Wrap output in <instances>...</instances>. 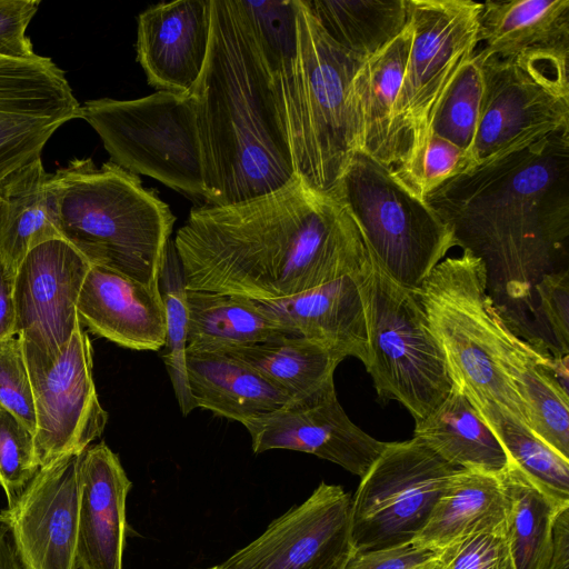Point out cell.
I'll return each mask as SVG.
<instances>
[{
    "label": "cell",
    "mask_w": 569,
    "mask_h": 569,
    "mask_svg": "<svg viewBox=\"0 0 569 569\" xmlns=\"http://www.w3.org/2000/svg\"><path fill=\"white\" fill-rule=\"evenodd\" d=\"M210 0L162 2L138 17L137 60L148 83L179 94L198 81L208 53Z\"/></svg>",
    "instance_id": "cell-19"
},
{
    "label": "cell",
    "mask_w": 569,
    "mask_h": 569,
    "mask_svg": "<svg viewBox=\"0 0 569 569\" xmlns=\"http://www.w3.org/2000/svg\"><path fill=\"white\" fill-rule=\"evenodd\" d=\"M457 469L417 437L387 442L351 500L352 552L412 541Z\"/></svg>",
    "instance_id": "cell-12"
},
{
    "label": "cell",
    "mask_w": 569,
    "mask_h": 569,
    "mask_svg": "<svg viewBox=\"0 0 569 569\" xmlns=\"http://www.w3.org/2000/svg\"><path fill=\"white\" fill-rule=\"evenodd\" d=\"M412 39L413 28L409 18L403 30L387 47L361 63L353 79L361 151L385 166L392 111L405 77Z\"/></svg>",
    "instance_id": "cell-29"
},
{
    "label": "cell",
    "mask_w": 569,
    "mask_h": 569,
    "mask_svg": "<svg viewBox=\"0 0 569 569\" xmlns=\"http://www.w3.org/2000/svg\"><path fill=\"white\" fill-rule=\"evenodd\" d=\"M13 270L0 256V342L16 336Z\"/></svg>",
    "instance_id": "cell-44"
},
{
    "label": "cell",
    "mask_w": 569,
    "mask_h": 569,
    "mask_svg": "<svg viewBox=\"0 0 569 569\" xmlns=\"http://www.w3.org/2000/svg\"><path fill=\"white\" fill-rule=\"evenodd\" d=\"M332 196L350 211L381 268L410 290L458 247L451 228L426 200L363 151L356 153Z\"/></svg>",
    "instance_id": "cell-8"
},
{
    "label": "cell",
    "mask_w": 569,
    "mask_h": 569,
    "mask_svg": "<svg viewBox=\"0 0 569 569\" xmlns=\"http://www.w3.org/2000/svg\"><path fill=\"white\" fill-rule=\"evenodd\" d=\"M413 437L458 469L499 476L508 463L496 435L455 386L429 416L416 421Z\"/></svg>",
    "instance_id": "cell-27"
},
{
    "label": "cell",
    "mask_w": 569,
    "mask_h": 569,
    "mask_svg": "<svg viewBox=\"0 0 569 569\" xmlns=\"http://www.w3.org/2000/svg\"><path fill=\"white\" fill-rule=\"evenodd\" d=\"M549 569H569V506L563 507L555 520Z\"/></svg>",
    "instance_id": "cell-45"
},
{
    "label": "cell",
    "mask_w": 569,
    "mask_h": 569,
    "mask_svg": "<svg viewBox=\"0 0 569 569\" xmlns=\"http://www.w3.org/2000/svg\"><path fill=\"white\" fill-rule=\"evenodd\" d=\"M80 455L40 467L22 492L0 510L22 569H78Z\"/></svg>",
    "instance_id": "cell-15"
},
{
    "label": "cell",
    "mask_w": 569,
    "mask_h": 569,
    "mask_svg": "<svg viewBox=\"0 0 569 569\" xmlns=\"http://www.w3.org/2000/svg\"><path fill=\"white\" fill-rule=\"evenodd\" d=\"M413 291L445 356L452 386L469 399L487 426L506 418L530 430L507 373L513 332L487 292L481 259L466 249L458 257H446Z\"/></svg>",
    "instance_id": "cell-6"
},
{
    "label": "cell",
    "mask_w": 569,
    "mask_h": 569,
    "mask_svg": "<svg viewBox=\"0 0 569 569\" xmlns=\"http://www.w3.org/2000/svg\"><path fill=\"white\" fill-rule=\"evenodd\" d=\"M426 202L451 228L458 247L481 259L487 283L506 276L507 297L526 307L541 276L567 268L560 262L568 257L569 131L456 176Z\"/></svg>",
    "instance_id": "cell-2"
},
{
    "label": "cell",
    "mask_w": 569,
    "mask_h": 569,
    "mask_svg": "<svg viewBox=\"0 0 569 569\" xmlns=\"http://www.w3.org/2000/svg\"><path fill=\"white\" fill-rule=\"evenodd\" d=\"M568 62L569 49L483 57L485 88L472 149L477 167L569 131Z\"/></svg>",
    "instance_id": "cell-11"
},
{
    "label": "cell",
    "mask_w": 569,
    "mask_h": 569,
    "mask_svg": "<svg viewBox=\"0 0 569 569\" xmlns=\"http://www.w3.org/2000/svg\"><path fill=\"white\" fill-rule=\"evenodd\" d=\"M512 460L531 479L561 501H569V458L530 430L502 418L488 426Z\"/></svg>",
    "instance_id": "cell-36"
},
{
    "label": "cell",
    "mask_w": 569,
    "mask_h": 569,
    "mask_svg": "<svg viewBox=\"0 0 569 569\" xmlns=\"http://www.w3.org/2000/svg\"><path fill=\"white\" fill-rule=\"evenodd\" d=\"M54 239H63L58 198L40 157L0 182V256L17 271L30 250Z\"/></svg>",
    "instance_id": "cell-24"
},
{
    "label": "cell",
    "mask_w": 569,
    "mask_h": 569,
    "mask_svg": "<svg viewBox=\"0 0 569 569\" xmlns=\"http://www.w3.org/2000/svg\"><path fill=\"white\" fill-rule=\"evenodd\" d=\"M187 350H214L298 336L249 298L187 290Z\"/></svg>",
    "instance_id": "cell-28"
},
{
    "label": "cell",
    "mask_w": 569,
    "mask_h": 569,
    "mask_svg": "<svg viewBox=\"0 0 569 569\" xmlns=\"http://www.w3.org/2000/svg\"><path fill=\"white\" fill-rule=\"evenodd\" d=\"M243 426L251 437L254 453L272 449L311 453L360 478L387 445L349 419L338 401L333 380Z\"/></svg>",
    "instance_id": "cell-17"
},
{
    "label": "cell",
    "mask_w": 569,
    "mask_h": 569,
    "mask_svg": "<svg viewBox=\"0 0 569 569\" xmlns=\"http://www.w3.org/2000/svg\"><path fill=\"white\" fill-rule=\"evenodd\" d=\"M476 167L469 151L431 134L410 162L392 167L390 170L410 192L426 200V197L442 183Z\"/></svg>",
    "instance_id": "cell-37"
},
{
    "label": "cell",
    "mask_w": 569,
    "mask_h": 569,
    "mask_svg": "<svg viewBox=\"0 0 569 569\" xmlns=\"http://www.w3.org/2000/svg\"><path fill=\"white\" fill-rule=\"evenodd\" d=\"M39 469L34 433L0 406V487L8 505L22 492Z\"/></svg>",
    "instance_id": "cell-38"
},
{
    "label": "cell",
    "mask_w": 569,
    "mask_h": 569,
    "mask_svg": "<svg viewBox=\"0 0 569 569\" xmlns=\"http://www.w3.org/2000/svg\"><path fill=\"white\" fill-rule=\"evenodd\" d=\"M483 88V57L476 49L441 100L431 124V134L472 154Z\"/></svg>",
    "instance_id": "cell-35"
},
{
    "label": "cell",
    "mask_w": 569,
    "mask_h": 569,
    "mask_svg": "<svg viewBox=\"0 0 569 569\" xmlns=\"http://www.w3.org/2000/svg\"><path fill=\"white\" fill-rule=\"evenodd\" d=\"M478 50L506 58L538 49H569V0H489L481 3Z\"/></svg>",
    "instance_id": "cell-26"
},
{
    "label": "cell",
    "mask_w": 569,
    "mask_h": 569,
    "mask_svg": "<svg viewBox=\"0 0 569 569\" xmlns=\"http://www.w3.org/2000/svg\"><path fill=\"white\" fill-rule=\"evenodd\" d=\"M172 241L187 290L256 301L310 290L370 259L346 206L299 178L251 200L194 207Z\"/></svg>",
    "instance_id": "cell-1"
},
{
    "label": "cell",
    "mask_w": 569,
    "mask_h": 569,
    "mask_svg": "<svg viewBox=\"0 0 569 569\" xmlns=\"http://www.w3.org/2000/svg\"><path fill=\"white\" fill-rule=\"evenodd\" d=\"M293 4V37L272 47L260 39L296 174L332 196L361 151L353 79L363 61L327 34L305 0Z\"/></svg>",
    "instance_id": "cell-4"
},
{
    "label": "cell",
    "mask_w": 569,
    "mask_h": 569,
    "mask_svg": "<svg viewBox=\"0 0 569 569\" xmlns=\"http://www.w3.org/2000/svg\"><path fill=\"white\" fill-rule=\"evenodd\" d=\"M214 350L248 365L292 399L311 395L333 380L336 368L345 359L301 336H281L252 345Z\"/></svg>",
    "instance_id": "cell-31"
},
{
    "label": "cell",
    "mask_w": 569,
    "mask_h": 569,
    "mask_svg": "<svg viewBox=\"0 0 569 569\" xmlns=\"http://www.w3.org/2000/svg\"><path fill=\"white\" fill-rule=\"evenodd\" d=\"M79 476L77 568L122 569L131 481L103 441L80 455Z\"/></svg>",
    "instance_id": "cell-20"
},
{
    "label": "cell",
    "mask_w": 569,
    "mask_h": 569,
    "mask_svg": "<svg viewBox=\"0 0 569 569\" xmlns=\"http://www.w3.org/2000/svg\"><path fill=\"white\" fill-rule=\"evenodd\" d=\"M196 407L240 423L276 411L292 398L248 365L221 351H186Z\"/></svg>",
    "instance_id": "cell-23"
},
{
    "label": "cell",
    "mask_w": 569,
    "mask_h": 569,
    "mask_svg": "<svg viewBox=\"0 0 569 569\" xmlns=\"http://www.w3.org/2000/svg\"><path fill=\"white\" fill-rule=\"evenodd\" d=\"M505 521L506 496L500 476L457 469L412 542L436 553L470 535L502 531Z\"/></svg>",
    "instance_id": "cell-25"
},
{
    "label": "cell",
    "mask_w": 569,
    "mask_h": 569,
    "mask_svg": "<svg viewBox=\"0 0 569 569\" xmlns=\"http://www.w3.org/2000/svg\"><path fill=\"white\" fill-rule=\"evenodd\" d=\"M367 264L358 272L310 290L279 300L257 302L298 336L316 341L343 358L355 357L366 367L369 338L362 274Z\"/></svg>",
    "instance_id": "cell-22"
},
{
    "label": "cell",
    "mask_w": 569,
    "mask_h": 569,
    "mask_svg": "<svg viewBox=\"0 0 569 569\" xmlns=\"http://www.w3.org/2000/svg\"><path fill=\"white\" fill-rule=\"evenodd\" d=\"M535 296L542 321L561 355L569 352V271L568 268L541 276Z\"/></svg>",
    "instance_id": "cell-41"
},
{
    "label": "cell",
    "mask_w": 569,
    "mask_h": 569,
    "mask_svg": "<svg viewBox=\"0 0 569 569\" xmlns=\"http://www.w3.org/2000/svg\"><path fill=\"white\" fill-rule=\"evenodd\" d=\"M553 355L519 338L510 352L508 376L520 398L531 432L569 458V392L551 371Z\"/></svg>",
    "instance_id": "cell-32"
},
{
    "label": "cell",
    "mask_w": 569,
    "mask_h": 569,
    "mask_svg": "<svg viewBox=\"0 0 569 569\" xmlns=\"http://www.w3.org/2000/svg\"><path fill=\"white\" fill-rule=\"evenodd\" d=\"M351 552V548L348 547L316 561L306 569H342Z\"/></svg>",
    "instance_id": "cell-47"
},
{
    "label": "cell",
    "mask_w": 569,
    "mask_h": 569,
    "mask_svg": "<svg viewBox=\"0 0 569 569\" xmlns=\"http://www.w3.org/2000/svg\"><path fill=\"white\" fill-rule=\"evenodd\" d=\"M413 39L392 111L386 166L410 162L431 134L446 92L479 44L481 3L407 0Z\"/></svg>",
    "instance_id": "cell-10"
},
{
    "label": "cell",
    "mask_w": 569,
    "mask_h": 569,
    "mask_svg": "<svg viewBox=\"0 0 569 569\" xmlns=\"http://www.w3.org/2000/svg\"><path fill=\"white\" fill-rule=\"evenodd\" d=\"M159 289L166 318L163 362L179 408L182 415L187 416L197 407L190 395L186 366L188 331L187 288L172 240L169 241L166 250L159 278Z\"/></svg>",
    "instance_id": "cell-34"
},
{
    "label": "cell",
    "mask_w": 569,
    "mask_h": 569,
    "mask_svg": "<svg viewBox=\"0 0 569 569\" xmlns=\"http://www.w3.org/2000/svg\"><path fill=\"white\" fill-rule=\"evenodd\" d=\"M0 569H22L14 553L9 532L0 528Z\"/></svg>",
    "instance_id": "cell-46"
},
{
    "label": "cell",
    "mask_w": 569,
    "mask_h": 569,
    "mask_svg": "<svg viewBox=\"0 0 569 569\" xmlns=\"http://www.w3.org/2000/svg\"><path fill=\"white\" fill-rule=\"evenodd\" d=\"M443 569H518L502 531H485L456 540L436 552Z\"/></svg>",
    "instance_id": "cell-40"
},
{
    "label": "cell",
    "mask_w": 569,
    "mask_h": 569,
    "mask_svg": "<svg viewBox=\"0 0 569 569\" xmlns=\"http://www.w3.org/2000/svg\"><path fill=\"white\" fill-rule=\"evenodd\" d=\"M506 496L505 535L518 569H549L553 525L569 506L531 479L512 460L499 475Z\"/></svg>",
    "instance_id": "cell-30"
},
{
    "label": "cell",
    "mask_w": 569,
    "mask_h": 569,
    "mask_svg": "<svg viewBox=\"0 0 569 569\" xmlns=\"http://www.w3.org/2000/svg\"><path fill=\"white\" fill-rule=\"evenodd\" d=\"M327 34L365 61L407 26V0H305Z\"/></svg>",
    "instance_id": "cell-33"
},
{
    "label": "cell",
    "mask_w": 569,
    "mask_h": 569,
    "mask_svg": "<svg viewBox=\"0 0 569 569\" xmlns=\"http://www.w3.org/2000/svg\"><path fill=\"white\" fill-rule=\"evenodd\" d=\"M40 0H0V56L33 59L38 54L27 36V28L38 11Z\"/></svg>",
    "instance_id": "cell-42"
},
{
    "label": "cell",
    "mask_w": 569,
    "mask_h": 569,
    "mask_svg": "<svg viewBox=\"0 0 569 569\" xmlns=\"http://www.w3.org/2000/svg\"><path fill=\"white\" fill-rule=\"evenodd\" d=\"M210 569H222L220 566L212 567Z\"/></svg>",
    "instance_id": "cell-49"
},
{
    "label": "cell",
    "mask_w": 569,
    "mask_h": 569,
    "mask_svg": "<svg viewBox=\"0 0 569 569\" xmlns=\"http://www.w3.org/2000/svg\"><path fill=\"white\" fill-rule=\"evenodd\" d=\"M60 230L91 264L151 287L159 278L176 221L140 178L108 161L73 159L52 173Z\"/></svg>",
    "instance_id": "cell-5"
},
{
    "label": "cell",
    "mask_w": 569,
    "mask_h": 569,
    "mask_svg": "<svg viewBox=\"0 0 569 569\" xmlns=\"http://www.w3.org/2000/svg\"><path fill=\"white\" fill-rule=\"evenodd\" d=\"M412 569H443L439 560L433 557L432 559L425 561Z\"/></svg>",
    "instance_id": "cell-48"
},
{
    "label": "cell",
    "mask_w": 569,
    "mask_h": 569,
    "mask_svg": "<svg viewBox=\"0 0 569 569\" xmlns=\"http://www.w3.org/2000/svg\"><path fill=\"white\" fill-rule=\"evenodd\" d=\"M0 406L34 433L33 391L22 342L17 336L0 342Z\"/></svg>",
    "instance_id": "cell-39"
},
{
    "label": "cell",
    "mask_w": 569,
    "mask_h": 569,
    "mask_svg": "<svg viewBox=\"0 0 569 569\" xmlns=\"http://www.w3.org/2000/svg\"><path fill=\"white\" fill-rule=\"evenodd\" d=\"M77 310L81 325L120 347L158 351L164 346L166 318L159 287L91 264Z\"/></svg>",
    "instance_id": "cell-21"
},
{
    "label": "cell",
    "mask_w": 569,
    "mask_h": 569,
    "mask_svg": "<svg viewBox=\"0 0 569 569\" xmlns=\"http://www.w3.org/2000/svg\"><path fill=\"white\" fill-rule=\"evenodd\" d=\"M80 118L99 134L111 162L187 196L206 199L191 93L156 91L131 100H88L81 104Z\"/></svg>",
    "instance_id": "cell-9"
},
{
    "label": "cell",
    "mask_w": 569,
    "mask_h": 569,
    "mask_svg": "<svg viewBox=\"0 0 569 569\" xmlns=\"http://www.w3.org/2000/svg\"><path fill=\"white\" fill-rule=\"evenodd\" d=\"M369 251L362 274L369 338L366 369L381 399L397 400L419 421L451 390L445 356L416 292L395 281Z\"/></svg>",
    "instance_id": "cell-7"
},
{
    "label": "cell",
    "mask_w": 569,
    "mask_h": 569,
    "mask_svg": "<svg viewBox=\"0 0 569 569\" xmlns=\"http://www.w3.org/2000/svg\"><path fill=\"white\" fill-rule=\"evenodd\" d=\"M91 263L67 240L43 242L14 277L16 336L49 359L60 355L80 323L77 305Z\"/></svg>",
    "instance_id": "cell-16"
},
{
    "label": "cell",
    "mask_w": 569,
    "mask_h": 569,
    "mask_svg": "<svg viewBox=\"0 0 569 569\" xmlns=\"http://www.w3.org/2000/svg\"><path fill=\"white\" fill-rule=\"evenodd\" d=\"M80 117L81 104L52 59L0 56V182L40 158L51 136Z\"/></svg>",
    "instance_id": "cell-14"
},
{
    "label": "cell",
    "mask_w": 569,
    "mask_h": 569,
    "mask_svg": "<svg viewBox=\"0 0 569 569\" xmlns=\"http://www.w3.org/2000/svg\"><path fill=\"white\" fill-rule=\"evenodd\" d=\"M22 342V341H21ZM32 386L34 443L40 467L81 455L108 422L93 381L92 346L79 323L60 355L49 359L22 342Z\"/></svg>",
    "instance_id": "cell-13"
},
{
    "label": "cell",
    "mask_w": 569,
    "mask_h": 569,
    "mask_svg": "<svg viewBox=\"0 0 569 569\" xmlns=\"http://www.w3.org/2000/svg\"><path fill=\"white\" fill-rule=\"evenodd\" d=\"M436 557V553L412 541L351 552L342 569H412Z\"/></svg>",
    "instance_id": "cell-43"
},
{
    "label": "cell",
    "mask_w": 569,
    "mask_h": 569,
    "mask_svg": "<svg viewBox=\"0 0 569 569\" xmlns=\"http://www.w3.org/2000/svg\"><path fill=\"white\" fill-rule=\"evenodd\" d=\"M351 498L325 481L244 548L219 565L222 569H306L349 546Z\"/></svg>",
    "instance_id": "cell-18"
},
{
    "label": "cell",
    "mask_w": 569,
    "mask_h": 569,
    "mask_svg": "<svg viewBox=\"0 0 569 569\" xmlns=\"http://www.w3.org/2000/svg\"><path fill=\"white\" fill-rule=\"evenodd\" d=\"M211 29L192 90L206 199L251 200L298 177L271 84L270 66L243 0H210Z\"/></svg>",
    "instance_id": "cell-3"
}]
</instances>
